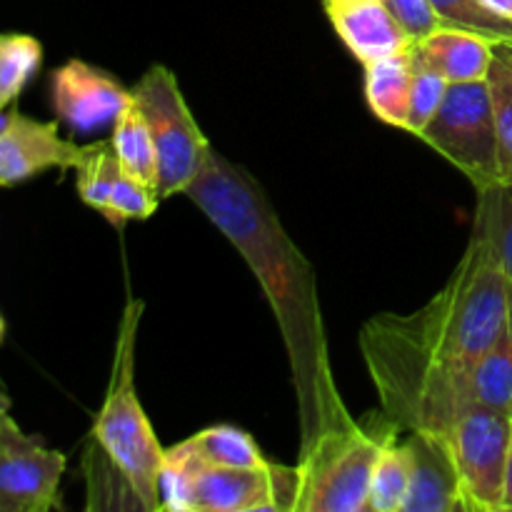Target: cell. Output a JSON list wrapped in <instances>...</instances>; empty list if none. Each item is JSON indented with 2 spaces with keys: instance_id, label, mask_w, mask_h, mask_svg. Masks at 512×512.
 I'll list each match as a JSON object with an SVG mask.
<instances>
[{
  "instance_id": "6da1fadb",
  "label": "cell",
  "mask_w": 512,
  "mask_h": 512,
  "mask_svg": "<svg viewBox=\"0 0 512 512\" xmlns=\"http://www.w3.org/2000/svg\"><path fill=\"white\" fill-rule=\"evenodd\" d=\"M185 198L238 250L273 310L298 400L300 453L355 425L335 383L315 270L258 180L213 148Z\"/></svg>"
},
{
  "instance_id": "7a4b0ae2",
  "label": "cell",
  "mask_w": 512,
  "mask_h": 512,
  "mask_svg": "<svg viewBox=\"0 0 512 512\" xmlns=\"http://www.w3.org/2000/svg\"><path fill=\"white\" fill-rule=\"evenodd\" d=\"M512 288L488 240L473 230L448 283L415 313H378L360 328L368 360L455 363L483 358L508 333Z\"/></svg>"
},
{
  "instance_id": "3957f363",
  "label": "cell",
  "mask_w": 512,
  "mask_h": 512,
  "mask_svg": "<svg viewBox=\"0 0 512 512\" xmlns=\"http://www.w3.org/2000/svg\"><path fill=\"white\" fill-rule=\"evenodd\" d=\"M380 408L405 433L443 435L478 408L512 415V328L483 358L455 363H365Z\"/></svg>"
},
{
  "instance_id": "277c9868",
  "label": "cell",
  "mask_w": 512,
  "mask_h": 512,
  "mask_svg": "<svg viewBox=\"0 0 512 512\" xmlns=\"http://www.w3.org/2000/svg\"><path fill=\"white\" fill-rule=\"evenodd\" d=\"M145 303L133 298L123 308L115 338L113 368H110L105 400L95 415L90 440L95 453L128 483L145 512L160 510V470L165 448L158 443L135 388V345Z\"/></svg>"
},
{
  "instance_id": "5b68a950",
  "label": "cell",
  "mask_w": 512,
  "mask_h": 512,
  "mask_svg": "<svg viewBox=\"0 0 512 512\" xmlns=\"http://www.w3.org/2000/svg\"><path fill=\"white\" fill-rule=\"evenodd\" d=\"M403 428L383 408L320 435L295 465L293 512H368L373 470Z\"/></svg>"
},
{
  "instance_id": "8992f818",
  "label": "cell",
  "mask_w": 512,
  "mask_h": 512,
  "mask_svg": "<svg viewBox=\"0 0 512 512\" xmlns=\"http://www.w3.org/2000/svg\"><path fill=\"white\" fill-rule=\"evenodd\" d=\"M133 100L153 135L160 200L185 195L213 145L195 123L178 78L168 65H150L133 85Z\"/></svg>"
},
{
  "instance_id": "52a82bcc",
  "label": "cell",
  "mask_w": 512,
  "mask_h": 512,
  "mask_svg": "<svg viewBox=\"0 0 512 512\" xmlns=\"http://www.w3.org/2000/svg\"><path fill=\"white\" fill-rule=\"evenodd\" d=\"M420 140L453 163L475 190L500 183L498 128L488 80L450 83L438 115Z\"/></svg>"
},
{
  "instance_id": "ba28073f",
  "label": "cell",
  "mask_w": 512,
  "mask_h": 512,
  "mask_svg": "<svg viewBox=\"0 0 512 512\" xmlns=\"http://www.w3.org/2000/svg\"><path fill=\"white\" fill-rule=\"evenodd\" d=\"M512 415L478 408L443 433L463 488L465 512H503Z\"/></svg>"
},
{
  "instance_id": "9c48e42d",
  "label": "cell",
  "mask_w": 512,
  "mask_h": 512,
  "mask_svg": "<svg viewBox=\"0 0 512 512\" xmlns=\"http://www.w3.org/2000/svg\"><path fill=\"white\" fill-rule=\"evenodd\" d=\"M63 475L65 455L48 448L40 435L23 433L5 405L0 423V512L63 508Z\"/></svg>"
},
{
  "instance_id": "30bf717a",
  "label": "cell",
  "mask_w": 512,
  "mask_h": 512,
  "mask_svg": "<svg viewBox=\"0 0 512 512\" xmlns=\"http://www.w3.org/2000/svg\"><path fill=\"white\" fill-rule=\"evenodd\" d=\"M295 468H218L198 460L190 512H293Z\"/></svg>"
},
{
  "instance_id": "8fae6325",
  "label": "cell",
  "mask_w": 512,
  "mask_h": 512,
  "mask_svg": "<svg viewBox=\"0 0 512 512\" xmlns=\"http://www.w3.org/2000/svg\"><path fill=\"white\" fill-rule=\"evenodd\" d=\"M95 145H78L58 133V120H35L18 108H5L0 120V185L13 188L48 170H78Z\"/></svg>"
},
{
  "instance_id": "7c38bea8",
  "label": "cell",
  "mask_w": 512,
  "mask_h": 512,
  "mask_svg": "<svg viewBox=\"0 0 512 512\" xmlns=\"http://www.w3.org/2000/svg\"><path fill=\"white\" fill-rule=\"evenodd\" d=\"M133 103V88H125L108 70L73 58L50 73V105L75 133L115 125L118 115Z\"/></svg>"
},
{
  "instance_id": "4fadbf2b",
  "label": "cell",
  "mask_w": 512,
  "mask_h": 512,
  "mask_svg": "<svg viewBox=\"0 0 512 512\" xmlns=\"http://www.w3.org/2000/svg\"><path fill=\"white\" fill-rule=\"evenodd\" d=\"M413 478L403 512H465L453 453L443 435L408 433Z\"/></svg>"
},
{
  "instance_id": "5bb4252c",
  "label": "cell",
  "mask_w": 512,
  "mask_h": 512,
  "mask_svg": "<svg viewBox=\"0 0 512 512\" xmlns=\"http://www.w3.org/2000/svg\"><path fill=\"white\" fill-rule=\"evenodd\" d=\"M325 13L338 38L363 68L388 55L405 53L415 45L383 0L325 5Z\"/></svg>"
},
{
  "instance_id": "9a60e30c",
  "label": "cell",
  "mask_w": 512,
  "mask_h": 512,
  "mask_svg": "<svg viewBox=\"0 0 512 512\" xmlns=\"http://www.w3.org/2000/svg\"><path fill=\"white\" fill-rule=\"evenodd\" d=\"M495 43L485 35L460 28H438L410 48V60L418 68H430L448 83L485 80L493 63Z\"/></svg>"
},
{
  "instance_id": "2e32d148",
  "label": "cell",
  "mask_w": 512,
  "mask_h": 512,
  "mask_svg": "<svg viewBox=\"0 0 512 512\" xmlns=\"http://www.w3.org/2000/svg\"><path fill=\"white\" fill-rule=\"evenodd\" d=\"M413 73L410 50L365 65V100L380 123L405 130Z\"/></svg>"
},
{
  "instance_id": "e0dca14e",
  "label": "cell",
  "mask_w": 512,
  "mask_h": 512,
  "mask_svg": "<svg viewBox=\"0 0 512 512\" xmlns=\"http://www.w3.org/2000/svg\"><path fill=\"white\" fill-rule=\"evenodd\" d=\"M110 148L125 173L158 190V158H155L153 135H150L148 123L135 100L115 120L113 133H110Z\"/></svg>"
},
{
  "instance_id": "ac0fdd59",
  "label": "cell",
  "mask_w": 512,
  "mask_h": 512,
  "mask_svg": "<svg viewBox=\"0 0 512 512\" xmlns=\"http://www.w3.org/2000/svg\"><path fill=\"white\" fill-rule=\"evenodd\" d=\"M188 445L198 455L200 463L218 465V468H263L270 465L263 450L253 440V435L245 433L235 425H213L200 433L190 435Z\"/></svg>"
},
{
  "instance_id": "d6986e66",
  "label": "cell",
  "mask_w": 512,
  "mask_h": 512,
  "mask_svg": "<svg viewBox=\"0 0 512 512\" xmlns=\"http://www.w3.org/2000/svg\"><path fill=\"white\" fill-rule=\"evenodd\" d=\"M473 230L488 240L512 288V183L500 180L490 188L478 190Z\"/></svg>"
},
{
  "instance_id": "ffe728a7",
  "label": "cell",
  "mask_w": 512,
  "mask_h": 512,
  "mask_svg": "<svg viewBox=\"0 0 512 512\" xmlns=\"http://www.w3.org/2000/svg\"><path fill=\"white\" fill-rule=\"evenodd\" d=\"M413 478V453L408 440H393L385 445L373 470L368 512H403Z\"/></svg>"
},
{
  "instance_id": "44dd1931",
  "label": "cell",
  "mask_w": 512,
  "mask_h": 512,
  "mask_svg": "<svg viewBox=\"0 0 512 512\" xmlns=\"http://www.w3.org/2000/svg\"><path fill=\"white\" fill-rule=\"evenodd\" d=\"M43 63V43L33 35L5 33L0 38V108H10Z\"/></svg>"
},
{
  "instance_id": "7402d4cb",
  "label": "cell",
  "mask_w": 512,
  "mask_h": 512,
  "mask_svg": "<svg viewBox=\"0 0 512 512\" xmlns=\"http://www.w3.org/2000/svg\"><path fill=\"white\" fill-rule=\"evenodd\" d=\"M485 80L493 95L495 128H498L500 180L512 183V45H495L493 63Z\"/></svg>"
},
{
  "instance_id": "603a6c76",
  "label": "cell",
  "mask_w": 512,
  "mask_h": 512,
  "mask_svg": "<svg viewBox=\"0 0 512 512\" xmlns=\"http://www.w3.org/2000/svg\"><path fill=\"white\" fill-rule=\"evenodd\" d=\"M448 28L485 35L495 45H512V20L495 13L483 0H430Z\"/></svg>"
},
{
  "instance_id": "cb8c5ba5",
  "label": "cell",
  "mask_w": 512,
  "mask_h": 512,
  "mask_svg": "<svg viewBox=\"0 0 512 512\" xmlns=\"http://www.w3.org/2000/svg\"><path fill=\"white\" fill-rule=\"evenodd\" d=\"M78 195L88 208L98 210L100 215H105L110 205V195H113L115 178L120 173V163L115 158L113 148H110L108 140H98L93 155L80 165L78 170Z\"/></svg>"
},
{
  "instance_id": "d4e9b609",
  "label": "cell",
  "mask_w": 512,
  "mask_h": 512,
  "mask_svg": "<svg viewBox=\"0 0 512 512\" xmlns=\"http://www.w3.org/2000/svg\"><path fill=\"white\" fill-rule=\"evenodd\" d=\"M158 203L160 195L153 185L133 178V175L120 168L113 185V195H110V205L103 218L115 228H123L128 220H148L158 210Z\"/></svg>"
},
{
  "instance_id": "484cf974",
  "label": "cell",
  "mask_w": 512,
  "mask_h": 512,
  "mask_svg": "<svg viewBox=\"0 0 512 512\" xmlns=\"http://www.w3.org/2000/svg\"><path fill=\"white\" fill-rule=\"evenodd\" d=\"M413 88H410V108H408V125L405 133L420 138L425 128L433 123L438 115L440 105H443L445 95H448L450 83L440 73L430 68H418L413 65Z\"/></svg>"
},
{
  "instance_id": "4316f807",
  "label": "cell",
  "mask_w": 512,
  "mask_h": 512,
  "mask_svg": "<svg viewBox=\"0 0 512 512\" xmlns=\"http://www.w3.org/2000/svg\"><path fill=\"white\" fill-rule=\"evenodd\" d=\"M383 3L415 43L428 38V35L435 33L438 28H443V20L435 13L430 0H383Z\"/></svg>"
},
{
  "instance_id": "83f0119b",
  "label": "cell",
  "mask_w": 512,
  "mask_h": 512,
  "mask_svg": "<svg viewBox=\"0 0 512 512\" xmlns=\"http://www.w3.org/2000/svg\"><path fill=\"white\" fill-rule=\"evenodd\" d=\"M503 512H512V433H510V448H508V468H505Z\"/></svg>"
},
{
  "instance_id": "f1b7e54d",
  "label": "cell",
  "mask_w": 512,
  "mask_h": 512,
  "mask_svg": "<svg viewBox=\"0 0 512 512\" xmlns=\"http://www.w3.org/2000/svg\"><path fill=\"white\" fill-rule=\"evenodd\" d=\"M483 3L488 5V8H493L495 13L503 15V18L512 20V0H483Z\"/></svg>"
},
{
  "instance_id": "f546056e",
  "label": "cell",
  "mask_w": 512,
  "mask_h": 512,
  "mask_svg": "<svg viewBox=\"0 0 512 512\" xmlns=\"http://www.w3.org/2000/svg\"><path fill=\"white\" fill-rule=\"evenodd\" d=\"M335 3H368V0H323V5H335Z\"/></svg>"
},
{
  "instance_id": "4dcf8cb0",
  "label": "cell",
  "mask_w": 512,
  "mask_h": 512,
  "mask_svg": "<svg viewBox=\"0 0 512 512\" xmlns=\"http://www.w3.org/2000/svg\"><path fill=\"white\" fill-rule=\"evenodd\" d=\"M510 328H512V315H510Z\"/></svg>"
}]
</instances>
